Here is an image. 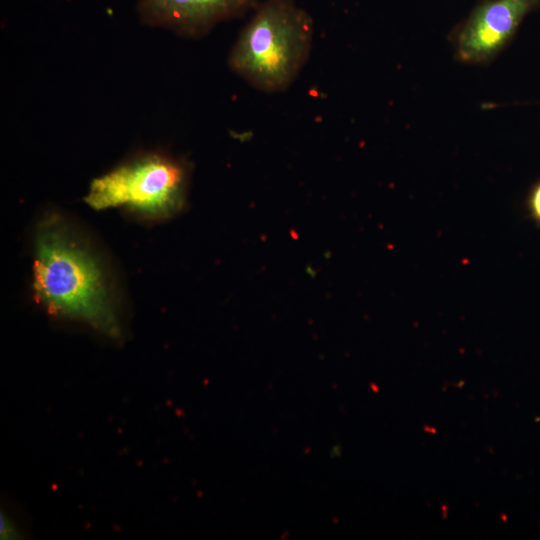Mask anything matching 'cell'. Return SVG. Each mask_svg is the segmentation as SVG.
I'll return each mask as SVG.
<instances>
[{"instance_id": "6da1fadb", "label": "cell", "mask_w": 540, "mask_h": 540, "mask_svg": "<svg viewBox=\"0 0 540 540\" xmlns=\"http://www.w3.org/2000/svg\"><path fill=\"white\" fill-rule=\"evenodd\" d=\"M33 289L36 300L55 316L81 321L118 337V315L101 264L57 214L37 226Z\"/></svg>"}, {"instance_id": "7a4b0ae2", "label": "cell", "mask_w": 540, "mask_h": 540, "mask_svg": "<svg viewBox=\"0 0 540 540\" xmlns=\"http://www.w3.org/2000/svg\"><path fill=\"white\" fill-rule=\"evenodd\" d=\"M253 11L230 50L229 68L260 91H284L310 56L313 20L294 0H265Z\"/></svg>"}, {"instance_id": "3957f363", "label": "cell", "mask_w": 540, "mask_h": 540, "mask_svg": "<svg viewBox=\"0 0 540 540\" xmlns=\"http://www.w3.org/2000/svg\"><path fill=\"white\" fill-rule=\"evenodd\" d=\"M189 171L180 159L159 152L137 155L93 179L85 202L95 210L123 207L164 219L184 205Z\"/></svg>"}, {"instance_id": "277c9868", "label": "cell", "mask_w": 540, "mask_h": 540, "mask_svg": "<svg viewBox=\"0 0 540 540\" xmlns=\"http://www.w3.org/2000/svg\"><path fill=\"white\" fill-rule=\"evenodd\" d=\"M540 10V0H480L449 33L457 61L488 65L515 38L525 18Z\"/></svg>"}, {"instance_id": "5b68a950", "label": "cell", "mask_w": 540, "mask_h": 540, "mask_svg": "<svg viewBox=\"0 0 540 540\" xmlns=\"http://www.w3.org/2000/svg\"><path fill=\"white\" fill-rule=\"evenodd\" d=\"M257 0H138L142 22L188 38L204 36L220 22L241 17Z\"/></svg>"}, {"instance_id": "8992f818", "label": "cell", "mask_w": 540, "mask_h": 540, "mask_svg": "<svg viewBox=\"0 0 540 540\" xmlns=\"http://www.w3.org/2000/svg\"><path fill=\"white\" fill-rule=\"evenodd\" d=\"M528 208L533 218L540 223V180L530 190Z\"/></svg>"}]
</instances>
